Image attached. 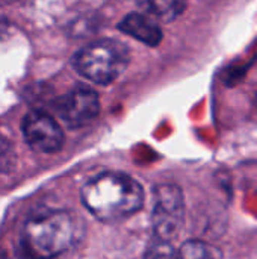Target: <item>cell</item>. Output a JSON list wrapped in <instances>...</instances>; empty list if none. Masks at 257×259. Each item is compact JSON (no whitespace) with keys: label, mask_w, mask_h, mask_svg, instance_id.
Instances as JSON below:
<instances>
[{"label":"cell","mask_w":257,"mask_h":259,"mask_svg":"<svg viewBox=\"0 0 257 259\" xmlns=\"http://www.w3.org/2000/svg\"><path fill=\"white\" fill-rule=\"evenodd\" d=\"M129 50L117 39H98L82 49L74 58L76 70L91 82L108 85L129 65Z\"/></svg>","instance_id":"3"},{"label":"cell","mask_w":257,"mask_h":259,"mask_svg":"<svg viewBox=\"0 0 257 259\" xmlns=\"http://www.w3.org/2000/svg\"><path fill=\"white\" fill-rule=\"evenodd\" d=\"M26 143L36 152L53 153L62 147L64 134L59 124L42 111H30L23 120Z\"/></svg>","instance_id":"6"},{"label":"cell","mask_w":257,"mask_h":259,"mask_svg":"<svg viewBox=\"0 0 257 259\" xmlns=\"http://www.w3.org/2000/svg\"><path fill=\"white\" fill-rule=\"evenodd\" d=\"M0 259H9L8 258V255L5 253V250H2V249H0Z\"/></svg>","instance_id":"13"},{"label":"cell","mask_w":257,"mask_h":259,"mask_svg":"<svg viewBox=\"0 0 257 259\" xmlns=\"http://www.w3.org/2000/svg\"><path fill=\"white\" fill-rule=\"evenodd\" d=\"M14 2H17V0H0V6H5V5H11V3H14Z\"/></svg>","instance_id":"12"},{"label":"cell","mask_w":257,"mask_h":259,"mask_svg":"<svg viewBox=\"0 0 257 259\" xmlns=\"http://www.w3.org/2000/svg\"><path fill=\"white\" fill-rule=\"evenodd\" d=\"M138 6L151 18L173 21L186 9L188 0H136Z\"/></svg>","instance_id":"8"},{"label":"cell","mask_w":257,"mask_h":259,"mask_svg":"<svg viewBox=\"0 0 257 259\" xmlns=\"http://www.w3.org/2000/svg\"><path fill=\"white\" fill-rule=\"evenodd\" d=\"M144 259H177V252L170 241L158 240L147 249Z\"/></svg>","instance_id":"10"},{"label":"cell","mask_w":257,"mask_h":259,"mask_svg":"<svg viewBox=\"0 0 257 259\" xmlns=\"http://www.w3.org/2000/svg\"><path fill=\"white\" fill-rule=\"evenodd\" d=\"M118 29L151 47H156L162 41L161 27L156 24L155 20H151V17L144 14H136V12L129 14L120 23Z\"/></svg>","instance_id":"7"},{"label":"cell","mask_w":257,"mask_h":259,"mask_svg":"<svg viewBox=\"0 0 257 259\" xmlns=\"http://www.w3.org/2000/svg\"><path fill=\"white\" fill-rule=\"evenodd\" d=\"M177 259H221V252L204 241H186L177 252Z\"/></svg>","instance_id":"9"},{"label":"cell","mask_w":257,"mask_h":259,"mask_svg":"<svg viewBox=\"0 0 257 259\" xmlns=\"http://www.w3.org/2000/svg\"><path fill=\"white\" fill-rule=\"evenodd\" d=\"M85 208L101 222L123 220L144 205L142 187L123 173H103L82 188Z\"/></svg>","instance_id":"1"},{"label":"cell","mask_w":257,"mask_h":259,"mask_svg":"<svg viewBox=\"0 0 257 259\" xmlns=\"http://www.w3.org/2000/svg\"><path fill=\"white\" fill-rule=\"evenodd\" d=\"M15 150L11 141L0 137V173H8L15 165Z\"/></svg>","instance_id":"11"},{"label":"cell","mask_w":257,"mask_h":259,"mask_svg":"<svg viewBox=\"0 0 257 259\" xmlns=\"http://www.w3.org/2000/svg\"><path fill=\"white\" fill-rule=\"evenodd\" d=\"M56 114L70 127H80L94 120L100 111V100L95 91L77 87L56 102Z\"/></svg>","instance_id":"5"},{"label":"cell","mask_w":257,"mask_h":259,"mask_svg":"<svg viewBox=\"0 0 257 259\" xmlns=\"http://www.w3.org/2000/svg\"><path fill=\"white\" fill-rule=\"evenodd\" d=\"M256 102H257V97H256Z\"/></svg>","instance_id":"14"},{"label":"cell","mask_w":257,"mask_h":259,"mask_svg":"<svg viewBox=\"0 0 257 259\" xmlns=\"http://www.w3.org/2000/svg\"><path fill=\"white\" fill-rule=\"evenodd\" d=\"M185 220V200L176 185H159L153 194L151 225L158 240L171 241L182 229Z\"/></svg>","instance_id":"4"},{"label":"cell","mask_w":257,"mask_h":259,"mask_svg":"<svg viewBox=\"0 0 257 259\" xmlns=\"http://www.w3.org/2000/svg\"><path fill=\"white\" fill-rule=\"evenodd\" d=\"M76 225L67 211H45L32 215L23 228L24 250L35 259H53L74 243Z\"/></svg>","instance_id":"2"}]
</instances>
